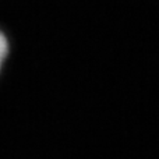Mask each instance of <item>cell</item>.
I'll return each mask as SVG.
<instances>
[{
	"label": "cell",
	"mask_w": 159,
	"mask_h": 159,
	"mask_svg": "<svg viewBox=\"0 0 159 159\" xmlns=\"http://www.w3.org/2000/svg\"><path fill=\"white\" fill-rule=\"evenodd\" d=\"M7 55H8V41L7 36L4 35V32L0 30V70H2L6 59H7Z\"/></svg>",
	"instance_id": "obj_1"
}]
</instances>
